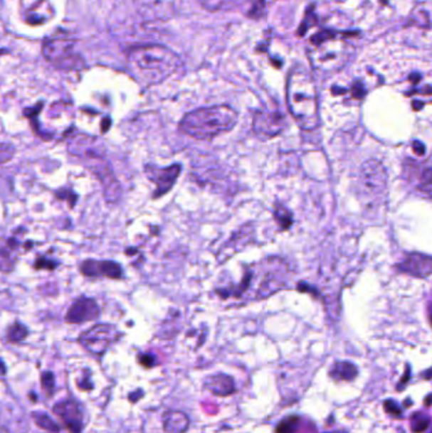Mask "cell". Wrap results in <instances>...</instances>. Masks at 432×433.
<instances>
[{"mask_svg":"<svg viewBox=\"0 0 432 433\" xmlns=\"http://www.w3.org/2000/svg\"><path fill=\"white\" fill-rule=\"evenodd\" d=\"M100 313V306L97 301L93 298L81 295L70 306L65 316V321L71 324H85L98 319Z\"/></svg>","mask_w":432,"mask_h":433,"instance_id":"9a60e30c","label":"cell"},{"mask_svg":"<svg viewBox=\"0 0 432 433\" xmlns=\"http://www.w3.org/2000/svg\"><path fill=\"white\" fill-rule=\"evenodd\" d=\"M238 113L230 105L204 107L186 113L179 123L180 132L191 139L209 141L236 126Z\"/></svg>","mask_w":432,"mask_h":433,"instance_id":"5b68a950","label":"cell"},{"mask_svg":"<svg viewBox=\"0 0 432 433\" xmlns=\"http://www.w3.org/2000/svg\"><path fill=\"white\" fill-rule=\"evenodd\" d=\"M181 66V58L162 45L132 47L127 53L128 70L135 80L144 87L160 84Z\"/></svg>","mask_w":432,"mask_h":433,"instance_id":"7a4b0ae2","label":"cell"},{"mask_svg":"<svg viewBox=\"0 0 432 433\" xmlns=\"http://www.w3.org/2000/svg\"><path fill=\"white\" fill-rule=\"evenodd\" d=\"M253 238H254V227L251 225H242L221 246V249L217 252V260L218 262L230 260L233 255L238 254L242 249H245V246L253 242Z\"/></svg>","mask_w":432,"mask_h":433,"instance_id":"2e32d148","label":"cell"},{"mask_svg":"<svg viewBox=\"0 0 432 433\" xmlns=\"http://www.w3.org/2000/svg\"><path fill=\"white\" fill-rule=\"evenodd\" d=\"M141 397H144V392H142V390H137V392H135V393H131V395L128 397V400L132 402V403H136Z\"/></svg>","mask_w":432,"mask_h":433,"instance_id":"4dcf8cb0","label":"cell"},{"mask_svg":"<svg viewBox=\"0 0 432 433\" xmlns=\"http://www.w3.org/2000/svg\"><path fill=\"white\" fill-rule=\"evenodd\" d=\"M81 275L88 279H110V280H121L125 277V272L122 266L110 260H84L79 266Z\"/></svg>","mask_w":432,"mask_h":433,"instance_id":"4fadbf2b","label":"cell"},{"mask_svg":"<svg viewBox=\"0 0 432 433\" xmlns=\"http://www.w3.org/2000/svg\"><path fill=\"white\" fill-rule=\"evenodd\" d=\"M204 387L209 390L211 393L218 397H228L231 394L236 392V385L233 378L226 374H218V375L208 376L204 380Z\"/></svg>","mask_w":432,"mask_h":433,"instance_id":"ffe728a7","label":"cell"},{"mask_svg":"<svg viewBox=\"0 0 432 433\" xmlns=\"http://www.w3.org/2000/svg\"><path fill=\"white\" fill-rule=\"evenodd\" d=\"M42 50L47 61L58 69L79 70L84 68L83 58L76 53L75 42L63 33L46 38Z\"/></svg>","mask_w":432,"mask_h":433,"instance_id":"52a82bcc","label":"cell"},{"mask_svg":"<svg viewBox=\"0 0 432 433\" xmlns=\"http://www.w3.org/2000/svg\"><path fill=\"white\" fill-rule=\"evenodd\" d=\"M32 418L35 421L36 424L38 427L45 429L47 432L58 433L60 432V426L56 422L52 419L51 417L47 416L46 413H40V412H33Z\"/></svg>","mask_w":432,"mask_h":433,"instance_id":"603a6c76","label":"cell"},{"mask_svg":"<svg viewBox=\"0 0 432 433\" xmlns=\"http://www.w3.org/2000/svg\"><path fill=\"white\" fill-rule=\"evenodd\" d=\"M180 173H181L180 164H174L167 168H157L155 165H146L144 173H146L147 179L155 185V191H152V199H159V198L167 196V193L173 189L174 185L177 184Z\"/></svg>","mask_w":432,"mask_h":433,"instance_id":"30bf717a","label":"cell"},{"mask_svg":"<svg viewBox=\"0 0 432 433\" xmlns=\"http://www.w3.org/2000/svg\"><path fill=\"white\" fill-rule=\"evenodd\" d=\"M289 275L290 270L287 261L270 256L253 265L245 266L238 283L216 289L214 293L225 301H261L285 288Z\"/></svg>","mask_w":432,"mask_h":433,"instance_id":"6da1fadb","label":"cell"},{"mask_svg":"<svg viewBox=\"0 0 432 433\" xmlns=\"http://www.w3.org/2000/svg\"><path fill=\"white\" fill-rule=\"evenodd\" d=\"M70 155L79 157L85 168L89 169L103 184L104 197L108 203L118 202L121 196V185L105 154L104 144L98 137L89 134H70L68 137Z\"/></svg>","mask_w":432,"mask_h":433,"instance_id":"3957f363","label":"cell"},{"mask_svg":"<svg viewBox=\"0 0 432 433\" xmlns=\"http://www.w3.org/2000/svg\"><path fill=\"white\" fill-rule=\"evenodd\" d=\"M139 14L149 21H162L178 13L180 0H135Z\"/></svg>","mask_w":432,"mask_h":433,"instance_id":"5bb4252c","label":"cell"},{"mask_svg":"<svg viewBox=\"0 0 432 433\" xmlns=\"http://www.w3.org/2000/svg\"><path fill=\"white\" fill-rule=\"evenodd\" d=\"M29 331L23 324L14 322L6 329V338L9 343H19L28 337Z\"/></svg>","mask_w":432,"mask_h":433,"instance_id":"7402d4cb","label":"cell"},{"mask_svg":"<svg viewBox=\"0 0 432 433\" xmlns=\"http://www.w3.org/2000/svg\"><path fill=\"white\" fill-rule=\"evenodd\" d=\"M285 126V117L280 112L273 110H259L253 121V131L261 139L275 137L284 131Z\"/></svg>","mask_w":432,"mask_h":433,"instance_id":"8fae6325","label":"cell"},{"mask_svg":"<svg viewBox=\"0 0 432 433\" xmlns=\"http://www.w3.org/2000/svg\"><path fill=\"white\" fill-rule=\"evenodd\" d=\"M121 338V332L112 324H95L79 336L81 346L94 356H103L113 343Z\"/></svg>","mask_w":432,"mask_h":433,"instance_id":"ba28073f","label":"cell"},{"mask_svg":"<svg viewBox=\"0 0 432 433\" xmlns=\"http://www.w3.org/2000/svg\"><path fill=\"white\" fill-rule=\"evenodd\" d=\"M31 398H32V400H33V402H36V397L35 395H33V393L29 394V399Z\"/></svg>","mask_w":432,"mask_h":433,"instance_id":"1f68e13d","label":"cell"},{"mask_svg":"<svg viewBox=\"0 0 432 433\" xmlns=\"http://www.w3.org/2000/svg\"><path fill=\"white\" fill-rule=\"evenodd\" d=\"M274 215H275V220H277L279 225L282 227V230H287V228H289L292 225V222H293L292 214L289 213L287 209L278 205V207H275Z\"/></svg>","mask_w":432,"mask_h":433,"instance_id":"d4e9b609","label":"cell"},{"mask_svg":"<svg viewBox=\"0 0 432 433\" xmlns=\"http://www.w3.org/2000/svg\"><path fill=\"white\" fill-rule=\"evenodd\" d=\"M287 103L294 121L302 129L313 131L318 127L317 87L313 76L303 66H295L289 73Z\"/></svg>","mask_w":432,"mask_h":433,"instance_id":"277c9868","label":"cell"},{"mask_svg":"<svg viewBox=\"0 0 432 433\" xmlns=\"http://www.w3.org/2000/svg\"><path fill=\"white\" fill-rule=\"evenodd\" d=\"M266 0H250V11L248 17L261 18L265 13Z\"/></svg>","mask_w":432,"mask_h":433,"instance_id":"484cf974","label":"cell"},{"mask_svg":"<svg viewBox=\"0 0 432 433\" xmlns=\"http://www.w3.org/2000/svg\"><path fill=\"white\" fill-rule=\"evenodd\" d=\"M162 426L167 433H185L189 429L191 421L184 412L167 410L162 416Z\"/></svg>","mask_w":432,"mask_h":433,"instance_id":"44dd1931","label":"cell"},{"mask_svg":"<svg viewBox=\"0 0 432 433\" xmlns=\"http://www.w3.org/2000/svg\"><path fill=\"white\" fill-rule=\"evenodd\" d=\"M58 264L60 262L53 260V259L40 256V257L36 259L33 266H35V269H37V270H55V269H58Z\"/></svg>","mask_w":432,"mask_h":433,"instance_id":"4316f807","label":"cell"},{"mask_svg":"<svg viewBox=\"0 0 432 433\" xmlns=\"http://www.w3.org/2000/svg\"><path fill=\"white\" fill-rule=\"evenodd\" d=\"M313 50L308 53L313 69L323 73L340 70L349 61L352 47L332 31H321L311 38Z\"/></svg>","mask_w":432,"mask_h":433,"instance_id":"8992f818","label":"cell"},{"mask_svg":"<svg viewBox=\"0 0 432 433\" xmlns=\"http://www.w3.org/2000/svg\"><path fill=\"white\" fill-rule=\"evenodd\" d=\"M1 431H3V433H6V428L4 427H3V429H1Z\"/></svg>","mask_w":432,"mask_h":433,"instance_id":"d6a6232c","label":"cell"},{"mask_svg":"<svg viewBox=\"0 0 432 433\" xmlns=\"http://www.w3.org/2000/svg\"><path fill=\"white\" fill-rule=\"evenodd\" d=\"M41 383H42V389L45 390L47 397H52L56 389V383H55V375L51 371H45L41 375Z\"/></svg>","mask_w":432,"mask_h":433,"instance_id":"cb8c5ba5","label":"cell"},{"mask_svg":"<svg viewBox=\"0 0 432 433\" xmlns=\"http://www.w3.org/2000/svg\"><path fill=\"white\" fill-rule=\"evenodd\" d=\"M360 186L364 196L379 198L386 186V173L381 162L369 160L360 170Z\"/></svg>","mask_w":432,"mask_h":433,"instance_id":"9c48e42d","label":"cell"},{"mask_svg":"<svg viewBox=\"0 0 432 433\" xmlns=\"http://www.w3.org/2000/svg\"><path fill=\"white\" fill-rule=\"evenodd\" d=\"M53 413L61 419V423L70 433H81L84 428V410L80 403L74 398H66L53 407Z\"/></svg>","mask_w":432,"mask_h":433,"instance_id":"7c38bea8","label":"cell"},{"mask_svg":"<svg viewBox=\"0 0 432 433\" xmlns=\"http://www.w3.org/2000/svg\"><path fill=\"white\" fill-rule=\"evenodd\" d=\"M399 269L413 277H428L432 274V259L425 255H409L401 264Z\"/></svg>","mask_w":432,"mask_h":433,"instance_id":"d6986e66","label":"cell"},{"mask_svg":"<svg viewBox=\"0 0 432 433\" xmlns=\"http://www.w3.org/2000/svg\"><path fill=\"white\" fill-rule=\"evenodd\" d=\"M431 324H432V317H431Z\"/></svg>","mask_w":432,"mask_h":433,"instance_id":"836d02e7","label":"cell"},{"mask_svg":"<svg viewBox=\"0 0 432 433\" xmlns=\"http://www.w3.org/2000/svg\"><path fill=\"white\" fill-rule=\"evenodd\" d=\"M137 360H139V364L146 368V369H151L156 365V358L152 353H139Z\"/></svg>","mask_w":432,"mask_h":433,"instance_id":"f1b7e54d","label":"cell"},{"mask_svg":"<svg viewBox=\"0 0 432 433\" xmlns=\"http://www.w3.org/2000/svg\"><path fill=\"white\" fill-rule=\"evenodd\" d=\"M29 246H32V243H22L21 240L16 236L8 237L6 240H4L1 245V270L3 272H12L19 259L21 250L23 247L26 250L32 249Z\"/></svg>","mask_w":432,"mask_h":433,"instance_id":"ac0fdd59","label":"cell"},{"mask_svg":"<svg viewBox=\"0 0 432 433\" xmlns=\"http://www.w3.org/2000/svg\"><path fill=\"white\" fill-rule=\"evenodd\" d=\"M55 196L60 201H68L70 207H74L78 202V196L71 189H65V188L64 189H60V191H56Z\"/></svg>","mask_w":432,"mask_h":433,"instance_id":"83f0119b","label":"cell"},{"mask_svg":"<svg viewBox=\"0 0 432 433\" xmlns=\"http://www.w3.org/2000/svg\"><path fill=\"white\" fill-rule=\"evenodd\" d=\"M78 387H79L80 390H84V392H89V390H92L93 383L90 381V379H89V374H87L83 380L79 381Z\"/></svg>","mask_w":432,"mask_h":433,"instance_id":"f546056e","label":"cell"},{"mask_svg":"<svg viewBox=\"0 0 432 433\" xmlns=\"http://www.w3.org/2000/svg\"><path fill=\"white\" fill-rule=\"evenodd\" d=\"M22 12L26 21L31 24L46 23L53 16L48 0H22Z\"/></svg>","mask_w":432,"mask_h":433,"instance_id":"e0dca14e","label":"cell"}]
</instances>
